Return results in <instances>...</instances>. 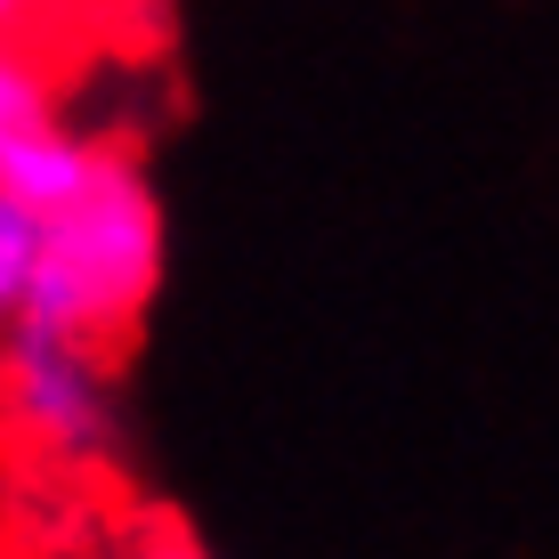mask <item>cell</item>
I'll return each instance as SVG.
<instances>
[{
    "label": "cell",
    "instance_id": "1",
    "mask_svg": "<svg viewBox=\"0 0 559 559\" xmlns=\"http://www.w3.org/2000/svg\"><path fill=\"white\" fill-rule=\"evenodd\" d=\"M163 284V203L139 154H98L90 179L57 211H41V260H33V333H66L114 349L146 317Z\"/></svg>",
    "mask_w": 559,
    "mask_h": 559
},
{
    "label": "cell",
    "instance_id": "2",
    "mask_svg": "<svg viewBox=\"0 0 559 559\" xmlns=\"http://www.w3.org/2000/svg\"><path fill=\"white\" fill-rule=\"evenodd\" d=\"M0 438L41 471H90L114 447V357L16 324L0 341Z\"/></svg>",
    "mask_w": 559,
    "mask_h": 559
},
{
    "label": "cell",
    "instance_id": "3",
    "mask_svg": "<svg viewBox=\"0 0 559 559\" xmlns=\"http://www.w3.org/2000/svg\"><path fill=\"white\" fill-rule=\"evenodd\" d=\"M98 154L106 146L73 122V98H66V73H57L49 41L9 33L0 41V195L41 219L90 179Z\"/></svg>",
    "mask_w": 559,
    "mask_h": 559
},
{
    "label": "cell",
    "instance_id": "4",
    "mask_svg": "<svg viewBox=\"0 0 559 559\" xmlns=\"http://www.w3.org/2000/svg\"><path fill=\"white\" fill-rule=\"evenodd\" d=\"M33 260H41V219L0 195V341H9L16 324H25V308H33Z\"/></svg>",
    "mask_w": 559,
    "mask_h": 559
},
{
    "label": "cell",
    "instance_id": "5",
    "mask_svg": "<svg viewBox=\"0 0 559 559\" xmlns=\"http://www.w3.org/2000/svg\"><path fill=\"white\" fill-rule=\"evenodd\" d=\"M106 559H211L195 535H179V527H139L130 544H114Z\"/></svg>",
    "mask_w": 559,
    "mask_h": 559
},
{
    "label": "cell",
    "instance_id": "6",
    "mask_svg": "<svg viewBox=\"0 0 559 559\" xmlns=\"http://www.w3.org/2000/svg\"><path fill=\"white\" fill-rule=\"evenodd\" d=\"M9 33H25V9H16V0H0V41H9Z\"/></svg>",
    "mask_w": 559,
    "mask_h": 559
}]
</instances>
